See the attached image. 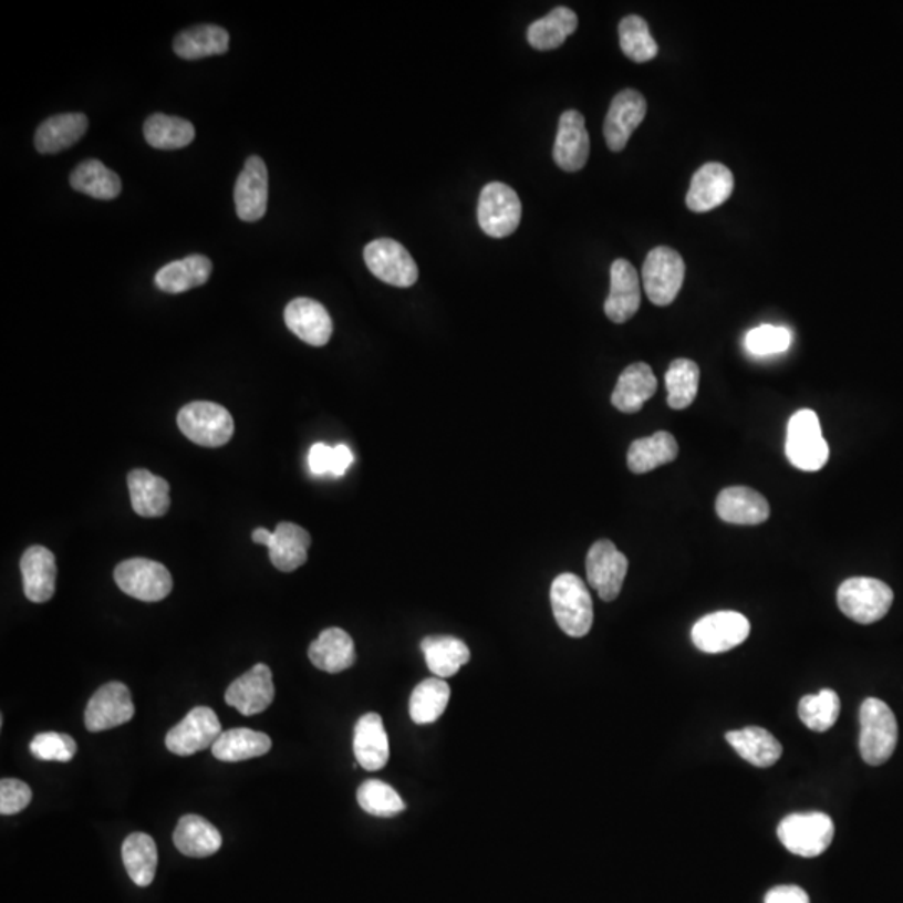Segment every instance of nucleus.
<instances>
[{
	"instance_id": "nucleus-48",
	"label": "nucleus",
	"mask_w": 903,
	"mask_h": 903,
	"mask_svg": "<svg viewBox=\"0 0 903 903\" xmlns=\"http://www.w3.org/2000/svg\"><path fill=\"white\" fill-rule=\"evenodd\" d=\"M32 791L24 781L4 778L0 781V813L15 814L31 803Z\"/></svg>"
},
{
	"instance_id": "nucleus-28",
	"label": "nucleus",
	"mask_w": 903,
	"mask_h": 903,
	"mask_svg": "<svg viewBox=\"0 0 903 903\" xmlns=\"http://www.w3.org/2000/svg\"><path fill=\"white\" fill-rule=\"evenodd\" d=\"M90 121L83 113H65L49 117L35 133V149L41 155H55L83 139Z\"/></svg>"
},
{
	"instance_id": "nucleus-10",
	"label": "nucleus",
	"mask_w": 903,
	"mask_h": 903,
	"mask_svg": "<svg viewBox=\"0 0 903 903\" xmlns=\"http://www.w3.org/2000/svg\"><path fill=\"white\" fill-rule=\"evenodd\" d=\"M366 268L384 283L411 288L417 283L418 267L404 245L391 238H378L363 250Z\"/></svg>"
},
{
	"instance_id": "nucleus-33",
	"label": "nucleus",
	"mask_w": 903,
	"mask_h": 903,
	"mask_svg": "<svg viewBox=\"0 0 903 903\" xmlns=\"http://www.w3.org/2000/svg\"><path fill=\"white\" fill-rule=\"evenodd\" d=\"M271 749L270 736L248 728H235L222 731L218 741L212 745V757L226 764L251 760L263 757Z\"/></svg>"
},
{
	"instance_id": "nucleus-12",
	"label": "nucleus",
	"mask_w": 903,
	"mask_h": 903,
	"mask_svg": "<svg viewBox=\"0 0 903 903\" xmlns=\"http://www.w3.org/2000/svg\"><path fill=\"white\" fill-rule=\"evenodd\" d=\"M627 568H630V562L626 556L606 539L594 542L585 558L589 585L598 591L602 601L606 602L614 601L620 595Z\"/></svg>"
},
{
	"instance_id": "nucleus-31",
	"label": "nucleus",
	"mask_w": 903,
	"mask_h": 903,
	"mask_svg": "<svg viewBox=\"0 0 903 903\" xmlns=\"http://www.w3.org/2000/svg\"><path fill=\"white\" fill-rule=\"evenodd\" d=\"M173 840H175L176 849L183 855L193 857V859L215 855L222 845L218 828L199 814H185L178 821Z\"/></svg>"
},
{
	"instance_id": "nucleus-3",
	"label": "nucleus",
	"mask_w": 903,
	"mask_h": 903,
	"mask_svg": "<svg viewBox=\"0 0 903 903\" xmlns=\"http://www.w3.org/2000/svg\"><path fill=\"white\" fill-rule=\"evenodd\" d=\"M785 450L791 466L805 473H817L828 463L830 448L821 432L820 418L810 408L798 411L788 422Z\"/></svg>"
},
{
	"instance_id": "nucleus-8",
	"label": "nucleus",
	"mask_w": 903,
	"mask_h": 903,
	"mask_svg": "<svg viewBox=\"0 0 903 903\" xmlns=\"http://www.w3.org/2000/svg\"><path fill=\"white\" fill-rule=\"evenodd\" d=\"M114 581L124 594L144 602H158L173 591V578L158 561L134 558L114 569Z\"/></svg>"
},
{
	"instance_id": "nucleus-27",
	"label": "nucleus",
	"mask_w": 903,
	"mask_h": 903,
	"mask_svg": "<svg viewBox=\"0 0 903 903\" xmlns=\"http://www.w3.org/2000/svg\"><path fill=\"white\" fill-rule=\"evenodd\" d=\"M657 381L647 363L637 362L623 370L611 402L623 414H636L656 394Z\"/></svg>"
},
{
	"instance_id": "nucleus-13",
	"label": "nucleus",
	"mask_w": 903,
	"mask_h": 903,
	"mask_svg": "<svg viewBox=\"0 0 903 903\" xmlns=\"http://www.w3.org/2000/svg\"><path fill=\"white\" fill-rule=\"evenodd\" d=\"M221 733V723L216 713L206 706H198L175 728L169 729L166 735V748L179 757H189L203 749L212 748Z\"/></svg>"
},
{
	"instance_id": "nucleus-46",
	"label": "nucleus",
	"mask_w": 903,
	"mask_h": 903,
	"mask_svg": "<svg viewBox=\"0 0 903 903\" xmlns=\"http://www.w3.org/2000/svg\"><path fill=\"white\" fill-rule=\"evenodd\" d=\"M790 345L791 332L783 326H757L745 339L746 350L755 356L777 355L787 352Z\"/></svg>"
},
{
	"instance_id": "nucleus-49",
	"label": "nucleus",
	"mask_w": 903,
	"mask_h": 903,
	"mask_svg": "<svg viewBox=\"0 0 903 903\" xmlns=\"http://www.w3.org/2000/svg\"><path fill=\"white\" fill-rule=\"evenodd\" d=\"M333 447L326 444H315L310 448V470L315 476H329L332 473Z\"/></svg>"
},
{
	"instance_id": "nucleus-16",
	"label": "nucleus",
	"mask_w": 903,
	"mask_h": 903,
	"mask_svg": "<svg viewBox=\"0 0 903 903\" xmlns=\"http://www.w3.org/2000/svg\"><path fill=\"white\" fill-rule=\"evenodd\" d=\"M646 113L647 103L643 94L634 90H624L616 94L604 121L608 147L614 153L623 150L634 131L643 123Z\"/></svg>"
},
{
	"instance_id": "nucleus-4",
	"label": "nucleus",
	"mask_w": 903,
	"mask_h": 903,
	"mask_svg": "<svg viewBox=\"0 0 903 903\" xmlns=\"http://www.w3.org/2000/svg\"><path fill=\"white\" fill-rule=\"evenodd\" d=\"M835 835L832 818L824 813H793L778 824V839L788 852L813 859L827 852Z\"/></svg>"
},
{
	"instance_id": "nucleus-19",
	"label": "nucleus",
	"mask_w": 903,
	"mask_h": 903,
	"mask_svg": "<svg viewBox=\"0 0 903 903\" xmlns=\"http://www.w3.org/2000/svg\"><path fill=\"white\" fill-rule=\"evenodd\" d=\"M589 150L591 141L585 129L584 116L579 111H565L559 120L558 136L552 150L556 165L562 172H581L588 163Z\"/></svg>"
},
{
	"instance_id": "nucleus-32",
	"label": "nucleus",
	"mask_w": 903,
	"mask_h": 903,
	"mask_svg": "<svg viewBox=\"0 0 903 903\" xmlns=\"http://www.w3.org/2000/svg\"><path fill=\"white\" fill-rule=\"evenodd\" d=\"M212 264L203 255H191L183 260L166 264L156 273V287L166 293H185L193 288L201 287L211 277Z\"/></svg>"
},
{
	"instance_id": "nucleus-43",
	"label": "nucleus",
	"mask_w": 903,
	"mask_h": 903,
	"mask_svg": "<svg viewBox=\"0 0 903 903\" xmlns=\"http://www.w3.org/2000/svg\"><path fill=\"white\" fill-rule=\"evenodd\" d=\"M840 715V698L833 689H821L817 695L800 699L798 716L811 731L824 733L835 725Z\"/></svg>"
},
{
	"instance_id": "nucleus-15",
	"label": "nucleus",
	"mask_w": 903,
	"mask_h": 903,
	"mask_svg": "<svg viewBox=\"0 0 903 903\" xmlns=\"http://www.w3.org/2000/svg\"><path fill=\"white\" fill-rule=\"evenodd\" d=\"M274 699L273 674L267 664H257L226 689L225 702L241 715L253 716L270 708Z\"/></svg>"
},
{
	"instance_id": "nucleus-2",
	"label": "nucleus",
	"mask_w": 903,
	"mask_h": 903,
	"mask_svg": "<svg viewBox=\"0 0 903 903\" xmlns=\"http://www.w3.org/2000/svg\"><path fill=\"white\" fill-rule=\"evenodd\" d=\"M899 741L895 715L882 699L869 698L860 708V755L872 767L890 760Z\"/></svg>"
},
{
	"instance_id": "nucleus-44",
	"label": "nucleus",
	"mask_w": 903,
	"mask_h": 903,
	"mask_svg": "<svg viewBox=\"0 0 903 903\" xmlns=\"http://www.w3.org/2000/svg\"><path fill=\"white\" fill-rule=\"evenodd\" d=\"M620 44L624 55L643 64L657 55V42L651 35L650 25L640 15H627L620 24Z\"/></svg>"
},
{
	"instance_id": "nucleus-11",
	"label": "nucleus",
	"mask_w": 903,
	"mask_h": 903,
	"mask_svg": "<svg viewBox=\"0 0 903 903\" xmlns=\"http://www.w3.org/2000/svg\"><path fill=\"white\" fill-rule=\"evenodd\" d=\"M751 633L749 621L736 611H718L702 617L693 626V644L703 653L719 654L735 650Z\"/></svg>"
},
{
	"instance_id": "nucleus-35",
	"label": "nucleus",
	"mask_w": 903,
	"mask_h": 903,
	"mask_svg": "<svg viewBox=\"0 0 903 903\" xmlns=\"http://www.w3.org/2000/svg\"><path fill=\"white\" fill-rule=\"evenodd\" d=\"M422 653L435 677L454 676L470 661V650L464 641L452 636H428L422 641Z\"/></svg>"
},
{
	"instance_id": "nucleus-41",
	"label": "nucleus",
	"mask_w": 903,
	"mask_h": 903,
	"mask_svg": "<svg viewBox=\"0 0 903 903\" xmlns=\"http://www.w3.org/2000/svg\"><path fill=\"white\" fill-rule=\"evenodd\" d=\"M450 702V686L440 677H428L415 686L408 703L411 718L417 725H430L444 715Z\"/></svg>"
},
{
	"instance_id": "nucleus-23",
	"label": "nucleus",
	"mask_w": 903,
	"mask_h": 903,
	"mask_svg": "<svg viewBox=\"0 0 903 903\" xmlns=\"http://www.w3.org/2000/svg\"><path fill=\"white\" fill-rule=\"evenodd\" d=\"M353 752L363 770L378 771L385 768L391 757V746L381 715L369 713L356 722L353 731Z\"/></svg>"
},
{
	"instance_id": "nucleus-18",
	"label": "nucleus",
	"mask_w": 903,
	"mask_h": 903,
	"mask_svg": "<svg viewBox=\"0 0 903 903\" xmlns=\"http://www.w3.org/2000/svg\"><path fill=\"white\" fill-rule=\"evenodd\" d=\"M735 178L722 163H706L693 175L686 206L695 212H708L728 201Z\"/></svg>"
},
{
	"instance_id": "nucleus-50",
	"label": "nucleus",
	"mask_w": 903,
	"mask_h": 903,
	"mask_svg": "<svg viewBox=\"0 0 903 903\" xmlns=\"http://www.w3.org/2000/svg\"><path fill=\"white\" fill-rule=\"evenodd\" d=\"M765 903H810V896L801 886L780 885L765 895Z\"/></svg>"
},
{
	"instance_id": "nucleus-38",
	"label": "nucleus",
	"mask_w": 903,
	"mask_h": 903,
	"mask_svg": "<svg viewBox=\"0 0 903 903\" xmlns=\"http://www.w3.org/2000/svg\"><path fill=\"white\" fill-rule=\"evenodd\" d=\"M69 183L75 191L96 199L117 198L123 189L120 176L106 168L100 159H86L75 166Z\"/></svg>"
},
{
	"instance_id": "nucleus-26",
	"label": "nucleus",
	"mask_w": 903,
	"mask_h": 903,
	"mask_svg": "<svg viewBox=\"0 0 903 903\" xmlns=\"http://www.w3.org/2000/svg\"><path fill=\"white\" fill-rule=\"evenodd\" d=\"M127 489H129L131 506L141 517H163L168 513L169 484L163 477L155 476L146 469H134L127 474Z\"/></svg>"
},
{
	"instance_id": "nucleus-36",
	"label": "nucleus",
	"mask_w": 903,
	"mask_h": 903,
	"mask_svg": "<svg viewBox=\"0 0 903 903\" xmlns=\"http://www.w3.org/2000/svg\"><path fill=\"white\" fill-rule=\"evenodd\" d=\"M230 49V34L219 25L203 24L179 32L175 39V52L186 61L225 54Z\"/></svg>"
},
{
	"instance_id": "nucleus-40",
	"label": "nucleus",
	"mask_w": 903,
	"mask_h": 903,
	"mask_svg": "<svg viewBox=\"0 0 903 903\" xmlns=\"http://www.w3.org/2000/svg\"><path fill=\"white\" fill-rule=\"evenodd\" d=\"M123 862L137 886H147L156 875L158 849L146 833H133L123 843Z\"/></svg>"
},
{
	"instance_id": "nucleus-17",
	"label": "nucleus",
	"mask_w": 903,
	"mask_h": 903,
	"mask_svg": "<svg viewBox=\"0 0 903 903\" xmlns=\"http://www.w3.org/2000/svg\"><path fill=\"white\" fill-rule=\"evenodd\" d=\"M284 323L301 342L312 346L326 345L332 339V316L320 301L312 298L291 300L284 309Z\"/></svg>"
},
{
	"instance_id": "nucleus-14",
	"label": "nucleus",
	"mask_w": 903,
	"mask_h": 903,
	"mask_svg": "<svg viewBox=\"0 0 903 903\" xmlns=\"http://www.w3.org/2000/svg\"><path fill=\"white\" fill-rule=\"evenodd\" d=\"M134 716L133 699L126 685L111 682L101 686L87 703L84 723L91 733L106 731L126 725Z\"/></svg>"
},
{
	"instance_id": "nucleus-22",
	"label": "nucleus",
	"mask_w": 903,
	"mask_h": 903,
	"mask_svg": "<svg viewBox=\"0 0 903 903\" xmlns=\"http://www.w3.org/2000/svg\"><path fill=\"white\" fill-rule=\"evenodd\" d=\"M716 513L719 519L736 526H758L770 517V504L749 487H728L716 499Z\"/></svg>"
},
{
	"instance_id": "nucleus-34",
	"label": "nucleus",
	"mask_w": 903,
	"mask_h": 903,
	"mask_svg": "<svg viewBox=\"0 0 903 903\" xmlns=\"http://www.w3.org/2000/svg\"><path fill=\"white\" fill-rule=\"evenodd\" d=\"M679 454L676 438L670 432H656L651 437L637 438L627 450L631 473L646 474L673 463Z\"/></svg>"
},
{
	"instance_id": "nucleus-42",
	"label": "nucleus",
	"mask_w": 903,
	"mask_h": 903,
	"mask_svg": "<svg viewBox=\"0 0 903 903\" xmlns=\"http://www.w3.org/2000/svg\"><path fill=\"white\" fill-rule=\"evenodd\" d=\"M699 387L698 363L688 359L671 362L666 372L667 405L674 411H685L695 402Z\"/></svg>"
},
{
	"instance_id": "nucleus-45",
	"label": "nucleus",
	"mask_w": 903,
	"mask_h": 903,
	"mask_svg": "<svg viewBox=\"0 0 903 903\" xmlns=\"http://www.w3.org/2000/svg\"><path fill=\"white\" fill-rule=\"evenodd\" d=\"M360 808L373 817L392 818L405 810L401 795L381 780H369L356 791Z\"/></svg>"
},
{
	"instance_id": "nucleus-21",
	"label": "nucleus",
	"mask_w": 903,
	"mask_h": 903,
	"mask_svg": "<svg viewBox=\"0 0 903 903\" xmlns=\"http://www.w3.org/2000/svg\"><path fill=\"white\" fill-rule=\"evenodd\" d=\"M641 307L640 274L627 260L611 264V290L604 313L614 323H626L636 315Z\"/></svg>"
},
{
	"instance_id": "nucleus-20",
	"label": "nucleus",
	"mask_w": 903,
	"mask_h": 903,
	"mask_svg": "<svg viewBox=\"0 0 903 903\" xmlns=\"http://www.w3.org/2000/svg\"><path fill=\"white\" fill-rule=\"evenodd\" d=\"M235 206L241 221H260L268 206V169L260 156H250L235 186Z\"/></svg>"
},
{
	"instance_id": "nucleus-29",
	"label": "nucleus",
	"mask_w": 903,
	"mask_h": 903,
	"mask_svg": "<svg viewBox=\"0 0 903 903\" xmlns=\"http://www.w3.org/2000/svg\"><path fill=\"white\" fill-rule=\"evenodd\" d=\"M309 657L313 666L325 673H342L355 664V644L346 631L329 627L310 644Z\"/></svg>"
},
{
	"instance_id": "nucleus-9",
	"label": "nucleus",
	"mask_w": 903,
	"mask_h": 903,
	"mask_svg": "<svg viewBox=\"0 0 903 903\" xmlns=\"http://www.w3.org/2000/svg\"><path fill=\"white\" fill-rule=\"evenodd\" d=\"M479 225L490 238H507L519 228L522 218V205L519 196L504 183H489L480 193Z\"/></svg>"
},
{
	"instance_id": "nucleus-1",
	"label": "nucleus",
	"mask_w": 903,
	"mask_h": 903,
	"mask_svg": "<svg viewBox=\"0 0 903 903\" xmlns=\"http://www.w3.org/2000/svg\"><path fill=\"white\" fill-rule=\"evenodd\" d=\"M551 606L556 623L571 637H584L594 621L592 599L579 575L564 572L551 585Z\"/></svg>"
},
{
	"instance_id": "nucleus-52",
	"label": "nucleus",
	"mask_w": 903,
	"mask_h": 903,
	"mask_svg": "<svg viewBox=\"0 0 903 903\" xmlns=\"http://www.w3.org/2000/svg\"><path fill=\"white\" fill-rule=\"evenodd\" d=\"M270 538L271 531L263 529V527H258V529H255L253 534H251V539H253L255 544L260 546H267Z\"/></svg>"
},
{
	"instance_id": "nucleus-7",
	"label": "nucleus",
	"mask_w": 903,
	"mask_h": 903,
	"mask_svg": "<svg viewBox=\"0 0 903 903\" xmlns=\"http://www.w3.org/2000/svg\"><path fill=\"white\" fill-rule=\"evenodd\" d=\"M685 260L673 248L657 247L643 264V284L651 303L667 307L676 300L685 281Z\"/></svg>"
},
{
	"instance_id": "nucleus-30",
	"label": "nucleus",
	"mask_w": 903,
	"mask_h": 903,
	"mask_svg": "<svg viewBox=\"0 0 903 903\" xmlns=\"http://www.w3.org/2000/svg\"><path fill=\"white\" fill-rule=\"evenodd\" d=\"M726 741L735 748L743 760L758 768L774 767L783 752L781 743L770 731L758 726L728 731Z\"/></svg>"
},
{
	"instance_id": "nucleus-37",
	"label": "nucleus",
	"mask_w": 903,
	"mask_h": 903,
	"mask_svg": "<svg viewBox=\"0 0 903 903\" xmlns=\"http://www.w3.org/2000/svg\"><path fill=\"white\" fill-rule=\"evenodd\" d=\"M579 19L569 8H556L546 18L532 22L527 29V41L538 51L561 48L569 35L578 29Z\"/></svg>"
},
{
	"instance_id": "nucleus-51",
	"label": "nucleus",
	"mask_w": 903,
	"mask_h": 903,
	"mask_svg": "<svg viewBox=\"0 0 903 903\" xmlns=\"http://www.w3.org/2000/svg\"><path fill=\"white\" fill-rule=\"evenodd\" d=\"M353 464V454L346 445L340 444L333 447L332 476L342 477Z\"/></svg>"
},
{
	"instance_id": "nucleus-5",
	"label": "nucleus",
	"mask_w": 903,
	"mask_h": 903,
	"mask_svg": "<svg viewBox=\"0 0 903 903\" xmlns=\"http://www.w3.org/2000/svg\"><path fill=\"white\" fill-rule=\"evenodd\" d=\"M840 611L859 624H873L886 616L893 602V591L873 578L847 579L837 592Z\"/></svg>"
},
{
	"instance_id": "nucleus-6",
	"label": "nucleus",
	"mask_w": 903,
	"mask_h": 903,
	"mask_svg": "<svg viewBox=\"0 0 903 903\" xmlns=\"http://www.w3.org/2000/svg\"><path fill=\"white\" fill-rule=\"evenodd\" d=\"M179 430L201 447L216 448L228 444L235 434L230 412L215 402H191L178 414Z\"/></svg>"
},
{
	"instance_id": "nucleus-25",
	"label": "nucleus",
	"mask_w": 903,
	"mask_h": 903,
	"mask_svg": "<svg viewBox=\"0 0 903 903\" xmlns=\"http://www.w3.org/2000/svg\"><path fill=\"white\" fill-rule=\"evenodd\" d=\"M312 538L303 527L293 522H280L271 532L267 548L270 561L278 571L293 572L305 564Z\"/></svg>"
},
{
	"instance_id": "nucleus-24",
	"label": "nucleus",
	"mask_w": 903,
	"mask_h": 903,
	"mask_svg": "<svg viewBox=\"0 0 903 903\" xmlns=\"http://www.w3.org/2000/svg\"><path fill=\"white\" fill-rule=\"evenodd\" d=\"M21 572L24 594L29 601L35 604L51 601L55 592V578H58L54 552L49 551L44 546H32L22 556Z\"/></svg>"
},
{
	"instance_id": "nucleus-47",
	"label": "nucleus",
	"mask_w": 903,
	"mask_h": 903,
	"mask_svg": "<svg viewBox=\"0 0 903 903\" xmlns=\"http://www.w3.org/2000/svg\"><path fill=\"white\" fill-rule=\"evenodd\" d=\"M31 752L38 760L68 764L77 752V745L65 733H41L31 741Z\"/></svg>"
},
{
	"instance_id": "nucleus-39",
	"label": "nucleus",
	"mask_w": 903,
	"mask_h": 903,
	"mask_svg": "<svg viewBox=\"0 0 903 903\" xmlns=\"http://www.w3.org/2000/svg\"><path fill=\"white\" fill-rule=\"evenodd\" d=\"M144 137L156 149H181L195 141L196 131L189 121L156 113L144 123Z\"/></svg>"
}]
</instances>
